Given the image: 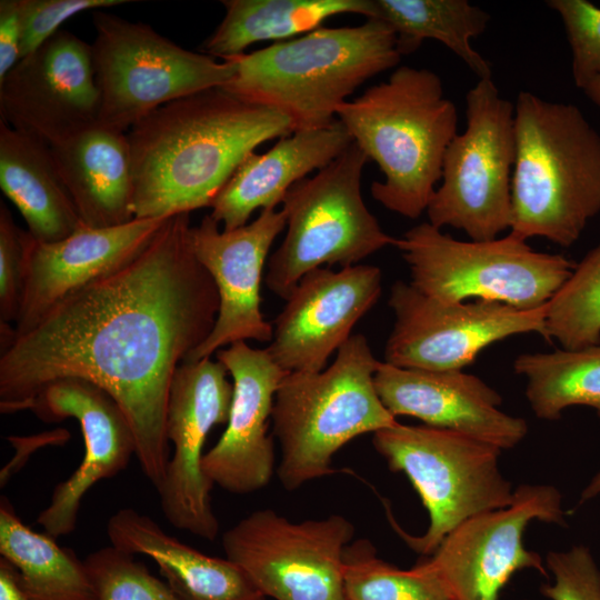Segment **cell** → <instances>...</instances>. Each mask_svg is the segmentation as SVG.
<instances>
[{"label": "cell", "instance_id": "5", "mask_svg": "<svg viewBox=\"0 0 600 600\" xmlns=\"http://www.w3.org/2000/svg\"><path fill=\"white\" fill-rule=\"evenodd\" d=\"M401 54L393 30L369 18L357 27H320L302 36L232 58L229 93L273 109L294 131L318 129L364 82L396 67Z\"/></svg>", "mask_w": 600, "mask_h": 600}, {"label": "cell", "instance_id": "41", "mask_svg": "<svg viewBox=\"0 0 600 600\" xmlns=\"http://www.w3.org/2000/svg\"><path fill=\"white\" fill-rule=\"evenodd\" d=\"M584 94L600 108V77L590 81L583 89Z\"/></svg>", "mask_w": 600, "mask_h": 600}, {"label": "cell", "instance_id": "9", "mask_svg": "<svg viewBox=\"0 0 600 600\" xmlns=\"http://www.w3.org/2000/svg\"><path fill=\"white\" fill-rule=\"evenodd\" d=\"M394 247L409 267L410 283L426 296L494 301L523 310L546 307L576 267L562 254L533 250L510 232L488 241H462L429 222L406 231Z\"/></svg>", "mask_w": 600, "mask_h": 600}, {"label": "cell", "instance_id": "24", "mask_svg": "<svg viewBox=\"0 0 600 600\" xmlns=\"http://www.w3.org/2000/svg\"><path fill=\"white\" fill-rule=\"evenodd\" d=\"M50 149L83 226L109 228L134 219L127 133L97 122Z\"/></svg>", "mask_w": 600, "mask_h": 600}, {"label": "cell", "instance_id": "16", "mask_svg": "<svg viewBox=\"0 0 600 600\" xmlns=\"http://www.w3.org/2000/svg\"><path fill=\"white\" fill-rule=\"evenodd\" d=\"M91 44L59 30L0 80L1 121L47 146L99 122Z\"/></svg>", "mask_w": 600, "mask_h": 600}, {"label": "cell", "instance_id": "22", "mask_svg": "<svg viewBox=\"0 0 600 600\" xmlns=\"http://www.w3.org/2000/svg\"><path fill=\"white\" fill-rule=\"evenodd\" d=\"M167 218L133 219L109 228L82 224L50 243L29 233L21 307L11 336L27 332L64 298L136 258Z\"/></svg>", "mask_w": 600, "mask_h": 600}, {"label": "cell", "instance_id": "2", "mask_svg": "<svg viewBox=\"0 0 600 600\" xmlns=\"http://www.w3.org/2000/svg\"><path fill=\"white\" fill-rule=\"evenodd\" d=\"M293 131L284 114L221 87L159 107L127 132L134 219L210 207L249 154Z\"/></svg>", "mask_w": 600, "mask_h": 600}, {"label": "cell", "instance_id": "12", "mask_svg": "<svg viewBox=\"0 0 600 600\" xmlns=\"http://www.w3.org/2000/svg\"><path fill=\"white\" fill-rule=\"evenodd\" d=\"M353 523L340 514L291 521L257 510L222 534L227 558L274 600H347L344 550Z\"/></svg>", "mask_w": 600, "mask_h": 600}, {"label": "cell", "instance_id": "35", "mask_svg": "<svg viewBox=\"0 0 600 600\" xmlns=\"http://www.w3.org/2000/svg\"><path fill=\"white\" fill-rule=\"evenodd\" d=\"M546 564L553 582L541 586L543 597L550 600H600V569L587 547L549 551Z\"/></svg>", "mask_w": 600, "mask_h": 600}, {"label": "cell", "instance_id": "10", "mask_svg": "<svg viewBox=\"0 0 600 600\" xmlns=\"http://www.w3.org/2000/svg\"><path fill=\"white\" fill-rule=\"evenodd\" d=\"M99 122L127 133L159 107L192 93L223 87L236 73L232 59L218 61L187 50L149 24L100 10L92 14Z\"/></svg>", "mask_w": 600, "mask_h": 600}, {"label": "cell", "instance_id": "34", "mask_svg": "<svg viewBox=\"0 0 600 600\" xmlns=\"http://www.w3.org/2000/svg\"><path fill=\"white\" fill-rule=\"evenodd\" d=\"M562 19L572 50V77L583 89L600 77V8L587 0H550Z\"/></svg>", "mask_w": 600, "mask_h": 600}, {"label": "cell", "instance_id": "33", "mask_svg": "<svg viewBox=\"0 0 600 600\" xmlns=\"http://www.w3.org/2000/svg\"><path fill=\"white\" fill-rule=\"evenodd\" d=\"M83 563L97 600H182L134 554L112 544L91 552Z\"/></svg>", "mask_w": 600, "mask_h": 600}, {"label": "cell", "instance_id": "14", "mask_svg": "<svg viewBox=\"0 0 600 600\" xmlns=\"http://www.w3.org/2000/svg\"><path fill=\"white\" fill-rule=\"evenodd\" d=\"M534 520L566 526L562 496L556 487H517L508 507L466 520L426 560L453 600H499L516 572L532 569L547 576L540 554L523 542Z\"/></svg>", "mask_w": 600, "mask_h": 600}, {"label": "cell", "instance_id": "39", "mask_svg": "<svg viewBox=\"0 0 600 600\" xmlns=\"http://www.w3.org/2000/svg\"><path fill=\"white\" fill-rule=\"evenodd\" d=\"M0 600H30L21 589L16 568L0 559Z\"/></svg>", "mask_w": 600, "mask_h": 600}, {"label": "cell", "instance_id": "29", "mask_svg": "<svg viewBox=\"0 0 600 600\" xmlns=\"http://www.w3.org/2000/svg\"><path fill=\"white\" fill-rule=\"evenodd\" d=\"M373 8L372 18L393 30L401 56L417 51L424 40H437L479 79L491 78L490 62L471 44L490 21L489 13L478 6L467 0H373Z\"/></svg>", "mask_w": 600, "mask_h": 600}, {"label": "cell", "instance_id": "30", "mask_svg": "<svg viewBox=\"0 0 600 600\" xmlns=\"http://www.w3.org/2000/svg\"><path fill=\"white\" fill-rule=\"evenodd\" d=\"M513 370L527 379L526 397L537 418L557 420L573 406L592 408L600 418V344L526 352Z\"/></svg>", "mask_w": 600, "mask_h": 600}, {"label": "cell", "instance_id": "3", "mask_svg": "<svg viewBox=\"0 0 600 600\" xmlns=\"http://www.w3.org/2000/svg\"><path fill=\"white\" fill-rule=\"evenodd\" d=\"M336 117L383 173L371 184L373 199L409 219L427 211L458 134L457 108L440 77L426 68L398 67L386 81L342 103Z\"/></svg>", "mask_w": 600, "mask_h": 600}, {"label": "cell", "instance_id": "11", "mask_svg": "<svg viewBox=\"0 0 600 600\" xmlns=\"http://www.w3.org/2000/svg\"><path fill=\"white\" fill-rule=\"evenodd\" d=\"M466 102L467 127L447 149L441 183L427 208L428 222L488 241L510 229L512 221L514 103L500 96L491 78L479 79Z\"/></svg>", "mask_w": 600, "mask_h": 600}, {"label": "cell", "instance_id": "28", "mask_svg": "<svg viewBox=\"0 0 600 600\" xmlns=\"http://www.w3.org/2000/svg\"><path fill=\"white\" fill-rule=\"evenodd\" d=\"M0 554L16 568L30 600H97L83 561L48 533L27 527L4 497L0 501Z\"/></svg>", "mask_w": 600, "mask_h": 600}, {"label": "cell", "instance_id": "23", "mask_svg": "<svg viewBox=\"0 0 600 600\" xmlns=\"http://www.w3.org/2000/svg\"><path fill=\"white\" fill-rule=\"evenodd\" d=\"M353 140L338 119L330 124L297 130L263 153L249 154L217 194L210 216L223 230L247 224L258 209H276L288 190L338 158Z\"/></svg>", "mask_w": 600, "mask_h": 600}, {"label": "cell", "instance_id": "36", "mask_svg": "<svg viewBox=\"0 0 600 600\" xmlns=\"http://www.w3.org/2000/svg\"><path fill=\"white\" fill-rule=\"evenodd\" d=\"M130 0H20V60L41 47L60 26L83 11H97Z\"/></svg>", "mask_w": 600, "mask_h": 600}, {"label": "cell", "instance_id": "19", "mask_svg": "<svg viewBox=\"0 0 600 600\" xmlns=\"http://www.w3.org/2000/svg\"><path fill=\"white\" fill-rule=\"evenodd\" d=\"M27 409L46 422L76 419L84 441L82 462L54 488L48 507L37 519L46 533L56 539L74 530L80 503L88 490L127 468L137 452L136 439L114 399L87 380L67 378L51 382Z\"/></svg>", "mask_w": 600, "mask_h": 600}, {"label": "cell", "instance_id": "17", "mask_svg": "<svg viewBox=\"0 0 600 600\" xmlns=\"http://www.w3.org/2000/svg\"><path fill=\"white\" fill-rule=\"evenodd\" d=\"M286 223L282 209H263L234 230H220L210 214L191 227V246L214 281L219 311L210 334L184 361L210 358L238 341H271L273 328L261 312L260 284L266 259Z\"/></svg>", "mask_w": 600, "mask_h": 600}, {"label": "cell", "instance_id": "21", "mask_svg": "<svg viewBox=\"0 0 600 600\" xmlns=\"http://www.w3.org/2000/svg\"><path fill=\"white\" fill-rule=\"evenodd\" d=\"M378 396L394 417H413L426 426L447 429L507 450L528 433V423L500 409L501 394L462 370L399 368L379 361Z\"/></svg>", "mask_w": 600, "mask_h": 600}, {"label": "cell", "instance_id": "18", "mask_svg": "<svg viewBox=\"0 0 600 600\" xmlns=\"http://www.w3.org/2000/svg\"><path fill=\"white\" fill-rule=\"evenodd\" d=\"M382 291L380 268L356 264L304 274L273 321L266 348L286 372H318L352 336Z\"/></svg>", "mask_w": 600, "mask_h": 600}, {"label": "cell", "instance_id": "4", "mask_svg": "<svg viewBox=\"0 0 600 600\" xmlns=\"http://www.w3.org/2000/svg\"><path fill=\"white\" fill-rule=\"evenodd\" d=\"M510 233L569 248L600 212V133L571 103L521 91Z\"/></svg>", "mask_w": 600, "mask_h": 600}, {"label": "cell", "instance_id": "26", "mask_svg": "<svg viewBox=\"0 0 600 600\" xmlns=\"http://www.w3.org/2000/svg\"><path fill=\"white\" fill-rule=\"evenodd\" d=\"M0 187L38 242L62 240L82 226L50 147L1 120Z\"/></svg>", "mask_w": 600, "mask_h": 600}, {"label": "cell", "instance_id": "8", "mask_svg": "<svg viewBox=\"0 0 600 600\" xmlns=\"http://www.w3.org/2000/svg\"><path fill=\"white\" fill-rule=\"evenodd\" d=\"M364 152L353 142L338 158L293 184L282 200L286 234L268 261L266 284L287 300L308 272L360 261L397 238L386 233L361 192Z\"/></svg>", "mask_w": 600, "mask_h": 600}, {"label": "cell", "instance_id": "13", "mask_svg": "<svg viewBox=\"0 0 600 600\" xmlns=\"http://www.w3.org/2000/svg\"><path fill=\"white\" fill-rule=\"evenodd\" d=\"M388 304L394 322L384 362L399 368L462 370L492 343L536 332L546 339L544 307L533 310L476 300L444 301L398 280Z\"/></svg>", "mask_w": 600, "mask_h": 600}, {"label": "cell", "instance_id": "25", "mask_svg": "<svg viewBox=\"0 0 600 600\" xmlns=\"http://www.w3.org/2000/svg\"><path fill=\"white\" fill-rule=\"evenodd\" d=\"M107 534L112 546L157 562L169 587L182 600H266L237 563L198 551L134 509L113 513Z\"/></svg>", "mask_w": 600, "mask_h": 600}, {"label": "cell", "instance_id": "15", "mask_svg": "<svg viewBox=\"0 0 600 600\" xmlns=\"http://www.w3.org/2000/svg\"><path fill=\"white\" fill-rule=\"evenodd\" d=\"M228 373L219 360L183 361L173 374L167 407L166 434L173 456L158 491L161 509L170 524L209 541L220 527L211 503L213 483L201 463L210 430L228 422L233 394Z\"/></svg>", "mask_w": 600, "mask_h": 600}, {"label": "cell", "instance_id": "40", "mask_svg": "<svg viewBox=\"0 0 600 600\" xmlns=\"http://www.w3.org/2000/svg\"><path fill=\"white\" fill-rule=\"evenodd\" d=\"M599 494H600V469L582 490L580 494L579 504L588 502L597 498Z\"/></svg>", "mask_w": 600, "mask_h": 600}, {"label": "cell", "instance_id": "27", "mask_svg": "<svg viewBox=\"0 0 600 600\" xmlns=\"http://www.w3.org/2000/svg\"><path fill=\"white\" fill-rule=\"evenodd\" d=\"M224 16L202 42L212 58L239 57L251 44L280 42L321 27L331 17L352 13L373 17V0H223Z\"/></svg>", "mask_w": 600, "mask_h": 600}, {"label": "cell", "instance_id": "38", "mask_svg": "<svg viewBox=\"0 0 600 600\" xmlns=\"http://www.w3.org/2000/svg\"><path fill=\"white\" fill-rule=\"evenodd\" d=\"M20 0L0 1V80L20 61Z\"/></svg>", "mask_w": 600, "mask_h": 600}, {"label": "cell", "instance_id": "32", "mask_svg": "<svg viewBox=\"0 0 600 600\" xmlns=\"http://www.w3.org/2000/svg\"><path fill=\"white\" fill-rule=\"evenodd\" d=\"M546 340L576 350L600 344V243L544 307Z\"/></svg>", "mask_w": 600, "mask_h": 600}, {"label": "cell", "instance_id": "31", "mask_svg": "<svg viewBox=\"0 0 600 600\" xmlns=\"http://www.w3.org/2000/svg\"><path fill=\"white\" fill-rule=\"evenodd\" d=\"M343 561L347 600H453L426 559L401 569L380 558L370 540L358 539Z\"/></svg>", "mask_w": 600, "mask_h": 600}, {"label": "cell", "instance_id": "20", "mask_svg": "<svg viewBox=\"0 0 600 600\" xmlns=\"http://www.w3.org/2000/svg\"><path fill=\"white\" fill-rule=\"evenodd\" d=\"M232 378L233 394L227 428L204 453L202 471L226 491L247 494L263 489L274 472L273 438L269 434L277 390L283 371L267 349L238 341L216 353Z\"/></svg>", "mask_w": 600, "mask_h": 600}, {"label": "cell", "instance_id": "7", "mask_svg": "<svg viewBox=\"0 0 600 600\" xmlns=\"http://www.w3.org/2000/svg\"><path fill=\"white\" fill-rule=\"evenodd\" d=\"M372 443L391 471L402 472L429 514L422 536L394 529L413 551L429 557L459 524L513 501L499 466L501 449L456 431L397 422L373 433Z\"/></svg>", "mask_w": 600, "mask_h": 600}, {"label": "cell", "instance_id": "1", "mask_svg": "<svg viewBox=\"0 0 600 600\" xmlns=\"http://www.w3.org/2000/svg\"><path fill=\"white\" fill-rule=\"evenodd\" d=\"M189 213L166 219L131 261L71 293L1 344L0 410H26L49 383L77 378L108 392L127 417L142 472L160 490L176 369L217 320L219 294L194 256Z\"/></svg>", "mask_w": 600, "mask_h": 600}, {"label": "cell", "instance_id": "37", "mask_svg": "<svg viewBox=\"0 0 600 600\" xmlns=\"http://www.w3.org/2000/svg\"><path fill=\"white\" fill-rule=\"evenodd\" d=\"M29 232L13 220L0 202V326L17 321L20 312Z\"/></svg>", "mask_w": 600, "mask_h": 600}, {"label": "cell", "instance_id": "6", "mask_svg": "<svg viewBox=\"0 0 600 600\" xmlns=\"http://www.w3.org/2000/svg\"><path fill=\"white\" fill-rule=\"evenodd\" d=\"M378 363L358 333L328 368L283 377L271 422L281 448L277 474L286 490L333 473L332 458L349 441L398 422L376 390Z\"/></svg>", "mask_w": 600, "mask_h": 600}]
</instances>
